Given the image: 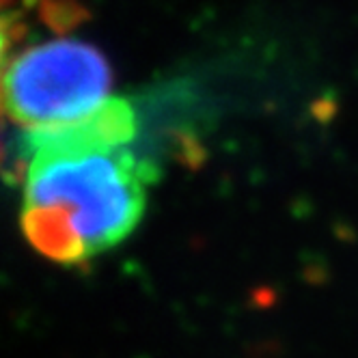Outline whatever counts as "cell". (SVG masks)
<instances>
[{"label": "cell", "mask_w": 358, "mask_h": 358, "mask_svg": "<svg viewBox=\"0 0 358 358\" xmlns=\"http://www.w3.org/2000/svg\"><path fill=\"white\" fill-rule=\"evenodd\" d=\"M22 169V231L43 257L78 266L130 236L147 210L156 164L132 147H110L83 125L24 130L15 143Z\"/></svg>", "instance_id": "1"}, {"label": "cell", "mask_w": 358, "mask_h": 358, "mask_svg": "<svg viewBox=\"0 0 358 358\" xmlns=\"http://www.w3.org/2000/svg\"><path fill=\"white\" fill-rule=\"evenodd\" d=\"M110 67L99 50L78 39H55L22 50L5 67L7 115L24 130L83 119L108 99Z\"/></svg>", "instance_id": "2"}]
</instances>
